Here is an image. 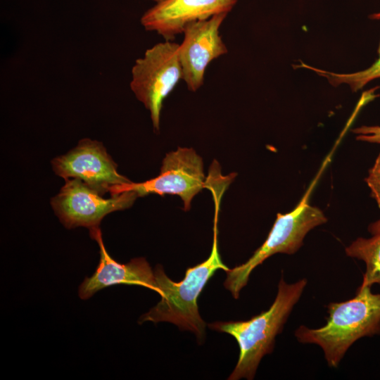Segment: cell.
<instances>
[{"label": "cell", "instance_id": "6da1fadb", "mask_svg": "<svg viewBox=\"0 0 380 380\" xmlns=\"http://www.w3.org/2000/svg\"><path fill=\"white\" fill-rule=\"evenodd\" d=\"M219 208L215 207L213 243L209 257L203 262L187 268L184 278L178 282L171 280L163 267L158 265L154 275L156 293L161 298L156 305L140 317V324L147 321L170 322L182 330L194 333L199 343L204 339L206 324L198 312L197 299L217 270L225 272L229 270L222 261L219 253Z\"/></svg>", "mask_w": 380, "mask_h": 380}, {"label": "cell", "instance_id": "7a4b0ae2", "mask_svg": "<svg viewBox=\"0 0 380 380\" xmlns=\"http://www.w3.org/2000/svg\"><path fill=\"white\" fill-rule=\"evenodd\" d=\"M306 284L305 279L287 284L281 277L277 296L267 310L246 321L215 322L208 324L213 330L230 334L238 343V362L228 379L254 378L261 359L272 352L275 337L281 332Z\"/></svg>", "mask_w": 380, "mask_h": 380}, {"label": "cell", "instance_id": "3957f363", "mask_svg": "<svg viewBox=\"0 0 380 380\" xmlns=\"http://www.w3.org/2000/svg\"><path fill=\"white\" fill-rule=\"evenodd\" d=\"M327 308L329 316L324 326H300L295 336L300 343L320 346L328 365L337 367L357 340L380 334V293H373L370 286H359L353 298L330 303Z\"/></svg>", "mask_w": 380, "mask_h": 380}, {"label": "cell", "instance_id": "277c9868", "mask_svg": "<svg viewBox=\"0 0 380 380\" xmlns=\"http://www.w3.org/2000/svg\"><path fill=\"white\" fill-rule=\"evenodd\" d=\"M313 180L298 204L290 212L277 213L273 226L264 243L245 262L226 272L224 287L237 299L246 286L250 274L266 259L276 253L294 254L303 244L307 234L315 227L327 222L324 213L309 203L316 184Z\"/></svg>", "mask_w": 380, "mask_h": 380}, {"label": "cell", "instance_id": "5b68a950", "mask_svg": "<svg viewBox=\"0 0 380 380\" xmlns=\"http://www.w3.org/2000/svg\"><path fill=\"white\" fill-rule=\"evenodd\" d=\"M179 44L166 40L148 49L132 68L130 89L150 112L155 130L160 127L163 101L182 80Z\"/></svg>", "mask_w": 380, "mask_h": 380}, {"label": "cell", "instance_id": "8992f818", "mask_svg": "<svg viewBox=\"0 0 380 380\" xmlns=\"http://www.w3.org/2000/svg\"><path fill=\"white\" fill-rule=\"evenodd\" d=\"M206 177L203 160L191 148L179 147L166 154L160 174L155 178L140 183L129 182L110 188L111 196L125 191H135L138 196L151 194L179 196L184 210H189L193 198L205 188Z\"/></svg>", "mask_w": 380, "mask_h": 380}, {"label": "cell", "instance_id": "52a82bcc", "mask_svg": "<svg viewBox=\"0 0 380 380\" xmlns=\"http://www.w3.org/2000/svg\"><path fill=\"white\" fill-rule=\"evenodd\" d=\"M137 197L135 191H129L104 198L82 181L71 178L65 179L51 205L66 228L84 227L91 230L99 227L106 215L132 206Z\"/></svg>", "mask_w": 380, "mask_h": 380}, {"label": "cell", "instance_id": "ba28073f", "mask_svg": "<svg viewBox=\"0 0 380 380\" xmlns=\"http://www.w3.org/2000/svg\"><path fill=\"white\" fill-rule=\"evenodd\" d=\"M52 165L58 176L78 179L102 196L114 185L131 182L118 173L103 145L89 139L80 140L68 153L54 158Z\"/></svg>", "mask_w": 380, "mask_h": 380}, {"label": "cell", "instance_id": "9c48e42d", "mask_svg": "<svg viewBox=\"0 0 380 380\" xmlns=\"http://www.w3.org/2000/svg\"><path fill=\"white\" fill-rule=\"evenodd\" d=\"M227 14L219 13L206 20L191 23L184 30V37L179 46L178 56L182 80L191 91H196L203 85L209 63L228 52L219 34Z\"/></svg>", "mask_w": 380, "mask_h": 380}, {"label": "cell", "instance_id": "30bf717a", "mask_svg": "<svg viewBox=\"0 0 380 380\" xmlns=\"http://www.w3.org/2000/svg\"><path fill=\"white\" fill-rule=\"evenodd\" d=\"M237 0H165L148 9L141 18L147 31H154L166 40L183 33L191 23L219 13H229Z\"/></svg>", "mask_w": 380, "mask_h": 380}, {"label": "cell", "instance_id": "8fae6325", "mask_svg": "<svg viewBox=\"0 0 380 380\" xmlns=\"http://www.w3.org/2000/svg\"><path fill=\"white\" fill-rule=\"evenodd\" d=\"M89 233L99 246L100 260L94 273L86 277L79 287L81 299L87 300L99 291L117 284L139 285L156 292L154 271L144 258L120 263L107 252L100 228L91 229Z\"/></svg>", "mask_w": 380, "mask_h": 380}, {"label": "cell", "instance_id": "7c38bea8", "mask_svg": "<svg viewBox=\"0 0 380 380\" xmlns=\"http://www.w3.org/2000/svg\"><path fill=\"white\" fill-rule=\"evenodd\" d=\"M371 20H380V12L369 15ZM294 68H305L315 72L320 77L327 80L333 87L341 84H348L351 90L356 92L362 89L370 82L380 79V42L378 49V58L367 68L349 73H339L322 70L299 61L298 64L293 65Z\"/></svg>", "mask_w": 380, "mask_h": 380}, {"label": "cell", "instance_id": "4fadbf2b", "mask_svg": "<svg viewBox=\"0 0 380 380\" xmlns=\"http://www.w3.org/2000/svg\"><path fill=\"white\" fill-rule=\"evenodd\" d=\"M348 256L362 260L366 270L360 287L380 284V233L371 238L359 237L346 248Z\"/></svg>", "mask_w": 380, "mask_h": 380}, {"label": "cell", "instance_id": "5bb4252c", "mask_svg": "<svg viewBox=\"0 0 380 380\" xmlns=\"http://www.w3.org/2000/svg\"><path fill=\"white\" fill-rule=\"evenodd\" d=\"M365 182L370 189L371 196L375 200L380 209V153L369 170Z\"/></svg>", "mask_w": 380, "mask_h": 380}, {"label": "cell", "instance_id": "9a60e30c", "mask_svg": "<svg viewBox=\"0 0 380 380\" xmlns=\"http://www.w3.org/2000/svg\"><path fill=\"white\" fill-rule=\"evenodd\" d=\"M357 135L356 139L361 141L380 144V126L362 125L353 129Z\"/></svg>", "mask_w": 380, "mask_h": 380}, {"label": "cell", "instance_id": "2e32d148", "mask_svg": "<svg viewBox=\"0 0 380 380\" xmlns=\"http://www.w3.org/2000/svg\"><path fill=\"white\" fill-rule=\"evenodd\" d=\"M368 231L373 235L380 233V219L369 224Z\"/></svg>", "mask_w": 380, "mask_h": 380}, {"label": "cell", "instance_id": "e0dca14e", "mask_svg": "<svg viewBox=\"0 0 380 380\" xmlns=\"http://www.w3.org/2000/svg\"><path fill=\"white\" fill-rule=\"evenodd\" d=\"M152 1L156 2V4H157V3H160V2H161V1H165V0H152Z\"/></svg>", "mask_w": 380, "mask_h": 380}]
</instances>
